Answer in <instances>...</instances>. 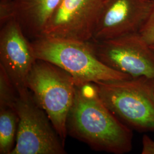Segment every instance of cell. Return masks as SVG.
Listing matches in <instances>:
<instances>
[{"mask_svg": "<svg viewBox=\"0 0 154 154\" xmlns=\"http://www.w3.org/2000/svg\"><path fill=\"white\" fill-rule=\"evenodd\" d=\"M12 1L13 0H0V3H9Z\"/></svg>", "mask_w": 154, "mask_h": 154, "instance_id": "15", "label": "cell"}, {"mask_svg": "<svg viewBox=\"0 0 154 154\" xmlns=\"http://www.w3.org/2000/svg\"><path fill=\"white\" fill-rule=\"evenodd\" d=\"M152 80L144 77L95 83L100 99L132 131L154 132Z\"/></svg>", "mask_w": 154, "mask_h": 154, "instance_id": "3", "label": "cell"}, {"mask_svg": "<svg viewBox=\"0 0 154 154\" xmlns=\"http://www.w3.org/2000/svg\"><path fill=\"white\" fill-rule=\"evenodd\" d=\"M19 118L15 146L11 154H65V145L29 90L18 94Z\"/></svg>", "mask_w": 154, "mask_h": 154, "instance_id": "5", "label": "cell"}, {"mask_svg": "<svg viewBox=\"0 0 154 154\" xmlns=\"http://www.w3.org/2000/svg\"><path fill=\"white\" fill-rule=\"evenodd\" d=\"M18 93L4 68L0 65V109L14 108Z\"/></svg>", "mask_w": 154, "mask_h": 154, "instance_id": "12", "label": "cell"}, {"mask_svg": "<svg viewBox=\"0 0 154 154\" xmlns=\"http://www.w3.org/2000/svg\"><path fill=\"white\" fill-rule=\"evenodd\" d=\"M0 27V65L22 93L29 90L28 77L37 60L32 44L14 18Z\"/></svg>", "mask_w": 154, "mask_h": 154, "instance_id": "9", "label": "cell"}, {"mask_svg": "<svg viewBox=\"0 0 154 154\" xmlns=\"http://www.w3.org/2000/svg\"><path fill=\"white\" fill-rule=\"evenodd\" d=\"M28 87L65 145L67 118L75 94V79L58 66L37 59L28 77Z\"/></svg>", "mask_w": 154, "mask_h": 154, "instance_id": "4", "label": "cell"}, {"mask_svg": "<svg viewBox=\"0 0 154 154\" xmlns=\"http://www.w3.org/2000/svg\"><path fill=\"white\" fill-rule=\"evenodd\" d=\"M91 41L97 57L106 66L132 78L154 79V50L140 33Z\"/></svg>", "mask_w": 154, "mask_h": 154, "instance_id": "6", "label": "cell"}, {"mask_svg": "<svg viewBox=\"0 0 154 154\" xmlns=\"http://www.w3.org/2000/svg\"><path fill=\"white\" fill-rule=\"evenodd\" d=\"M106 0H61L42 37L81 41L92 39Z\"/></svg>", "mask_w": 154, "mask_h": 154, "instance_id": "7", "label": "cell"}, {"mask_svg": "<svg viewBox=\"0 0 154 154\" xmlns=\"http://www.w3.org/2000/svg\"><path fill=\"white\" fill-rule=\"evenodd\" d=\"M67 131L97 151L124 154L132 150V130L106 106L94 83H76Z\"/></svg>", "mask_w": 154, "mask_h": 154, "instance_id": "1", "label": "cell"}, {"mask_svg": "<svg viewBox=\"0 0 154 154\" xmlns=\"http://www.w3.org/2000/svg\"><path fill=\"white\" fill-rule=\"evenodd\" d=\"M18 122L14 108L0 109V154H11L14 149Z\"/></svg>", "mask_w": 154, "mask_h": 154, "instance_id": "11", "label": "cell"}, {"mask_svg": "<svg viewBox=\"0 0 154 154\" xmlns=\"http://www.w3.org/2000/svg\"><path fill=\"white\" fill-rule=\"evenodd\" d=\"M61 0H13L14 17L28 38L42 37Z\"/></svg>", "mask_w": 154, "mask_h": 154, "instance_id": "10", "label": "cell"}, {"mask_svg": "<svg viewBox=\"0 0 154 154\" xmlns=\"http://www.w3.org/2000/svg\"><path fill=\"white\" fill-rule=\"evenodd\" d=\"M31 42L37 59L58 66L70 74L76 83H99L132 78L100 61L91 40L41 37Z\"/></svg>", "mask_w": 154, "mask_h": 154, "instance_id": "2", "label": "cell"}, {"mask_svg": "<svg viewBox=\"0 0 154 154\" xmlns=\"http://www.w3.org/2000/svg\"><path fill=\"white\" fill-rule=\"evenodd\" d=\"M151 6V0H106L91 40L105 41L140 33Z\"/></svg>", "mask_w": 154, "mask_h": 154, "instance_id": "8", "label": "cell"}, {"mask_svg": "<svg viewBox=\"0 0 154 154\" xmlns=\"http://www.w3.org/2000/svg\"><path fill=\"white\" fill-rule=\"evenodd\" d=\"M152 83H153V93H154V79L152 80Z\"/></svg>", "mask_w": 154, "mask_h": 154, "instance_id": "16", "label": "cell"}, {"mask_svg": "<svg viewBox=\"0 0 154 154\" xmlns=\"http://www.w3.org/2000/svg\"><path fill=\"white\" fill-rule=\"evenodd\" d=\"M142 154H154V140L146 134L142 139Z\"/></svg>", "mask_w": 154, "mask_h": 154, "instance_id": "14", "label": "cell"}, {"mask_svg": "<svg viewBox=\"0 0 154 154\" xmlns=\"http://www.w3.org/2000/svg\"><path fill=\"white\" fill-rule=\"evenodd\" d=\"M151 46V48L152 49L154 50V44L151 45H150Z\"/></svg>", "mask_w": 154, "mask_h": 154, "instance_id": "17", "label": "cell"}, {"mask_svg": "<svg viewBox=\"0 0 154 154\" xmlns=\"http://www.w3.org/2000/svg\"><path fill=\"white\" fill-rule=\"evenodd\" d=\"M151 1L152 6L149 16L139 33L149 45L154 44V0Z\"/></svg>", "mask_w": 154, "mask_h": 154, "instance_id": "13", "label": "cell"}]
</instances>
